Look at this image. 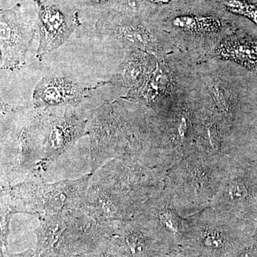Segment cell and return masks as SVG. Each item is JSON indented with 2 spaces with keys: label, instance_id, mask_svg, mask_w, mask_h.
<instances>
[{
  "label": "cell",
  "instance_id": "cell-7",
  "mask_svg": "<svg viewBox=\"0 0 257 257\" xmlns=\"http://www.w3.org/2000/svg\"><path fill=\"white\" fill-rule=\"evenodd\" d=\"M38 8L37 28L39 47L36 57L41 60L49 52L57 50L68 40L80 25L78 13H66L55 5H46L41 0H33Z\"/></svg>",
  "mask_w": 257,
  "mask_h": 257
},
{
  "label": "cell",
  "instance_id": "cell-18",
  "mask_svg": "<svg viewBox=\"0 0 257 257\" xmlns=\"http://www.w3.org/2000/svg\"><path fill=\"white\" fill-rule=\"evenodd\" d=\"M174 138L177 143H187L192 131V121L187 111H182L176 117L173 126Z\"/></svg>",
  "mask_w": 257,
  "mask_h": 257
},
{
  "label": "cell",
  "instance_id": "cell-11",
  "mask_svg": "<svg viewBox=\"0 0 257 257\" xmlns=\"http://www.w3.org/2000/svg\"><path fill=\"white\" fill-rule=\"evenodd\" d=\"M96 26L99 33L122 43L143 50L153 49L152 37L146 27L126 12L111 9L101 16Z\"/></svg>",
  "mask_w": 257,
  "mask_h": 257
},
{
  "label": "cell",
  "instance_id": "cell-5",
  "mask_svg": "<svg viewBox=\"0 0 257 257\" xmlns=\"http://www.w3.org/2000/svg\"><path fill=\"white\" fill-rule=\"evenodd\" d=\"M174 196L165 187L147 201L135 217L151 227L170 246L177 251L186 242L190 232V221L182 219L175 207Z\"/></svg>",
  "mask_w": 257,
  "mask_h": 257
},
{
  "label": "cell",
  "instance_id": "cell-20",
  "mask_svg": "<svg viewBox=\"0 0 257 257\" xmlns=\"http://www.w3.org/2000/svg\"><path fill=\"white\" fill-rule=\"evenodd\" d=\"M227 257H257V241L235 251Z\"/></svg>",
  "mask_w": 257,
  "mask_h": 257
},
{
  "label": "cell",
  "instance_id": "cell-3",
  "mask_svg": "<svg viewBox=\"0 0 257 257\" xmlns=\"http://www.w3.org/2000/svg\"><path fill=\"white\" fill-rule=\"evenodd\" d=\"M92 173L73 180L45 183L35 177L9 187H2L1 196L13 213H27L40 218L80 210Z\"/></svg>",
  "mask_w": 257,
  "mask_h": 257
},
{
  "label": "cell",
  "instance_id": "cell-17",
  "mask_svg": "<svg viewBox=\"0 0 257 257\" xmlns=\"http://www.w3.org/2000/svg\"><path fill=\"white\" fill-rule=\"evenodd\" d=\"M223 4L231 13L246 17L257 26V4L248 3L246 0H224Z\"/></svg>",
  "mask_w": 257,
  "mask_h": 257
},
{
  "label": "cell",
  "instance_id": "cell-25",
  "mask_svg": "<svg viewBox=\"0 0 257 257\" xmlns=\"http://www.w3.org/2000/svg\"><path fill=\"white\" fill-rule=\"evenodd\" d=\"M256 239H257V230H256Z\"/></svg>",
  "mask_w": 257,
  "mask_h": 257
},
{
  "label": "cell",
  "instance_id": "cell-21",
  "mask_svg": "<svg viewBox=\"0 0 257 257\" xmlns=\"http://www.w3.org/2000/svg\"><path fill=\"white\" fill-rule=\"evenodd\" d=\"M2 257H42L36 248H29L23 252L17 253H1Z\"/></svg>",
  "mask_w": 257,
  "mask_h": 257
},
{
  "label": "cell",
  "instance_id": "cell-6",
  "mask_svg": "<svg viewBox=\"0 0 257 257\" xmlns=\"http://www.w3.org/2000/svg\"><path fill=\"white\" fill-rule=\"evenodd\" d=\"M37 32V24L24 15L21 5L1 10L0 48L1 69L14 70L26 63L27 54Z\"/></svg>",
  "mask_w": 257,
  "mask_h": 257
},
{
  "label": "cell",
  "instance_id": "cell-4",
  "mask_svg": "<svg viewBox=\"0 0 257 257\" xmlns=\"http://www.w3.org/2000/svg\"><path fill=\"white\" fill-rule=\"evenodd\" d=\"M189 220L188 239L179 250L190 257H227L257 241L234 214L212 206Z\"/></svg>",
  "mask_w": 257,
  "mask_h": 257
},
{
  "label": "cell",
  "instance_id": "cell-13",
  "mask_svg": "<svg viewBox=\"0 0 257 257\" xmlns=\"http://www.w3.org/2000/svg\"><path fill=\"white\" fill-rule=\"evenodd\" d=\"M219 55L226 60L237 62L257 72V40L253 38H231L221 42L217 48Z\"/></svg>",
  "mask_w": 257,
  "mask_h": 257
},
{
  "label": "cell",
  "instance_id": "cell-1",
  "mask_svg": "<svg viewBox=\"0 0 257 257\" xmlns=\"http://www.w3.org/2000/svg\"><path fill=\"white\" fill-rule=\"evenodd\" d=\"M163 170L114 159L92 173L82 210L101 223L134 219L148 199L165 188Z\"/></svg>",
  "mask_w": 257,
  "mask_h": 257
},
{
  "label": "cell",
  "instance_id": "cell-12",
  "mask_svg": "<svg viewBox=\"0 0 257 257\" xmlns=\"http://www.w3.org/2000/svg\"><path fill=\"white\" fill-rule=\"evenodd\" d=\"M144 50L134 52L128 56L113 77V80L130 90V94L138 92L147 82L156 64Z\"/></svg>",
  "mask_w": 257,
  "mask_h": 257
},
{
  "label": "cell",
  "instance_id": "cell-8",
  "mask_svg": "<svg viewBox=\"0 0 257 257\" xmlns=\"http://www.w3.org/2000/svg\"><path fill=\"white\" fill-rule=\"evenodd\" d=\"M109 83L104 81L91 85L72 77H45L37 83L32 100L37 109L77 106L88 97L91 90Z\"/></svg>",
  "mask_w": 257,
  "mask_h": 257
},
{
  "label": "cell",
  "instance_id": "cell-24",
  "mask_svg": "<svg viewBox=\"0 0 257 257\" xmlns=\"http://www.w3.org/2000/svg\"><path fill=\"white\" fill-rule=\"evenodd\" d=\"M155 4H167L170 3V0H152Z\"/></svg>",
  "mask_w": 257,
  "mask_h": 257
},
{
  "label": "cell",
  "instance_id": "cell-15",
  "mask_svg": "<svg viewBox=\"0 0 257 257\" xmlns=\"http://www.w3.org/2000/svg\"><path fill=\"white\" fill-rule=\"evenodd\" d=\"M211 97L221 113L227 117L234 114V98L229 84L221 79H214L208 82Z\"/></svg>",
  "mask_w": 257,
  "mask_h": 257
},
{
  "label": "cell",
  "instance_id": "cell-22",
  "mask_svg": "<svg viewBox=\"0 0 257 257\" xmlns=\"http://www.w3.org/2000/svg\"><path fill=\"white\" fill-rule=\"evenodd\" d=\"M115 0H82L83 5L93 8H100L106 5H112Z\"/></svg>",
  "mask_w": 257,
  "mask_h": 257
},
{
  "label": "cell",
  "instance_id": "cell-16",
  "mask_svg": "<svg viewBox=\"0 0 257 257\" xmlns=\"http://www.w3.org/2000/svg\"><path fill=\"white\" fill-rule=\"evenodd\" d=\"M172 24L186 31L203 33L216 32L221 28L220 22L211 17L179 16L174 19Z\"/></svg>",
  "mask_w": 257,
  "mask_h": 257
},
{
  "label": "cell",
  "instance_id": "cell-14",
  "mask_svg": "<svg viewBox=\"0 0 257 257\" xmlns=\"http://www.w3.org/2000/svg\"><path fill=\"white\" fill-rule=\"evenodd\" d=\"M171 79L172 77L170 70L165 64L162 62H157L155 69L152 71L143 87L140 89L143 90L140 92V94L147 103L154 104L170 89Z\"/></svg>",
  "mask_w": 257,
  "mask_h": 257
},
{
  "label": "cell",
  "instance_id": "cell-23",
  "mask_svg": "<svg viewBox=\"0 0 257 257\" xmlns=\"http://www.w3.org/2000/svg\"><path fill=\"white\" fill-rule=\"evenodd\" d=\"M156 257H190L188 255L186 254L184 251H181V250H177V251H172L167 254L162 255V256H159Z\"/></svg>",
  "mask_w": 257,
  "mask_h": 257
},
{
  "label": "cell",
  "instance_id": "cell-19",
  "mask_svg": "<svg viewBox=\"0 0 257 257\" xmlns=\"http://www.w3.org/2000/svg\"><path fill=\"white\" fill-rule=\"evenodd\" d=\"M77 257H126L113 238L106 240L95 250Z\"/></svg>",
  "mask_w": 257,
  "mask_h": 257
},
{
  "label": "cell",
  "instance_id": "cell-10",
  "mask_svg": "<svg viewBox=\"0 0 257 257\" xmlns=\"http://www.w3.org/2000/svg\"><path fill=\"white\" fill-rule=\"evenodd\" d=\"M112 238L126 257H156L172 252L151 227L137 217L120 223Z\"/></svg>",
  "mask_w": 257,
  "mask_h": 257
},
{
  "label": "cell",
  "instance_id": "cell-9",
  "mask_svg": "<svg viewBox=\"0 0 257 257\" xmlns=\"http://www.w3.org/2000/svg\"><path fill=\"white\" fill-rule=\"evenodd\" d=\"M88 123V120L70 111L62 114L46 113V135L42 167L43 163L58 158L87 134Z\"/></svg>",
  "mask_w": 257,
  "mask_h": 257
},
{
  "label": "cell",
  "instance_id": "cell-2",
  "mask_svg": "<svg viewBox=\"0 0 257 257\" xmlns=\"http://www.w3.org/2000/svg\"><path fill=\"white\" fill-rule=\"evenodd\" d=\"M1 187H9L40 177L46 135V113H15L2 121Z\"/></svg>",
  "mask_w": 257,
  "mask_h": 257
}]
</instances>
